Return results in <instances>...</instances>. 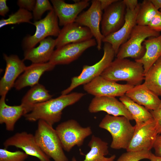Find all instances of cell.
<instances>
[{
  "label": "cell",
  "mask_w": 161,
  "mask_h": 161,
  "mask_svg": "<svg viewBox=\"0 0 161 161\" xmlns=\"http://www.w3.org/2000/svg\"><path fill=\"white\" fill-rule=\"evenodd\" d=\"M88 145L90 150L82 161H114L115 159L114 154L109 157H105L109 153L108 143L98 137L92 135ZM72 161H78L73 157Z\"/></svg>",
  "instance_id": "25"
},
{
  "label": "cell",
  "mask_w": 161,
  "mask_h": 161,
  "mask_svg": "<svg viewBox=\"0 0 161 161\" xmlns=\"http://www.w3.org/2000/svg\"><path fill=\"white\" fill-rule=\"evenodd\" d=\"M134 86L120 84L100 75L83 86L84 91L95 96L121 97Z\"/></svg>",
  "instance_id": "10"
},
{
  "label": "cell",
  "mask_w": 161,
  "mask_h": 161,
  "mask_svg": "<svg viewBox=\"0 0 161 161\" xmlns=\"http://www.w3.org/2000/svg\"><path fill=\"white\" fill-rule=\"evenodd\" d=\"M133 101L143 106L148 110L156 109L161 103L159 96L150 90L143 83L134 86L125 94Z\"/></svg>",
  "instance_id": "21"
},
{
  "label": "cell",
  "mask_w": 161,
  "mask_h": 161,
  "mask_svg": "<svg viewBox=\"0 0 161 161\" xmlns=\"http://www.w3.org/2000/svg\"><path fill=\"white\" fill-rule=\"evenodd\" d=\"M148 27L157 32L161 31V12L159 10L148 25Z\"/></svg>",
  "instance_id": "34"
},
{
  "label": "cell",
  "mask_w": 161,
  "mask_h": 161,
  "mask_svg": "<svg viewBox=\"0 0 161 161\" xmlns=\"http://www.w3.org/2000/svg\"><path fill=\"white\" fill-rule=\"evenodd\" d=\"M93 36L88 28L74 22L64 26L61 30L55 39V47L58 48L68 44L83 42Z\"/></svg>",
  "instance_id": "19"
},
{
  "label": "cell",
  "mask_w": 161,
  "mask_h": 161,
  "mask_svg": "<svg viewBox=\"0 0 161 161\" xmlns=\"http://www.w3.org/2000/svg\"><path fill=\"white\" fill-rule=\"evenodd\" d=\"M153 148L154 150V154L156 156L161 157V133L157 134Z\"/></svg>",
  "instance_id": "37"
},
{
  "label": "cell",
  "mask_w": 161,
  "mask_h": 161,
  "mask_svg": "<svg viewBox=\"0 0 161 161\" xmlns=\"http://www.w3.org/2000/svg\"><path fill=\"white\" fill-rule=\"evenodd\" d=\"M35 0H18L17 4L20 8L29 11H32L36 4Z\"/></svg>",
  "instance_id": "36"
},
{
  "label": "cell",
  "mask_w": 161,
  "mask_h": 161,
  "mask_svg": "<svg viewBox=\"0 0 161 161\" xmlns=\"http://www.w3.org/2000/svg\"><path fill=\"white\" fill-rule=\"evenodd\" d=\"M159 10L161 12V9H160Z\"/></svg>",
  "instance_id": "43"
},
{
  "label": "cell",
  "mask_w": 161,
  "mask_h": 161,
  "mask_svg": "<svg viewBox=\"0 0 161 161\" xmlns=\"http://www.w3.org/2000/svg\"><path fill=\"white\" fill-rule=\"evenodd\" d=\"M3 58L6 62L4 74L0 80V95L6 97L9 91L14 87L16 79L25 70L27 66L24 60L16 55L9 56L3 54Z\"/></svg>",
  "instance_id": "15"
},
{
  "label": "cell",
  "mask_w": 161,
  "mask_h": 161,
  "mask_svg": "<svg viewBox=\"0 0 161 161\" xmlns=\"http://www.w3.org/2000/svg\"><path fill=\"white\" fill-rule=\"evenodd\" d=\"M150 112L156 122L158 134H160L161 133V103L156 109Z\"/></svg>",
  "instance_id": "35"
},
{
  "label": "cell",
  "mask_w": 161,
  "mask_h": 161,
  "mask_svg": "<svg viewBox=\"0 0 161 161\" xmlns=\"http://www.w3.org/2000/svg\"><path fill=\"white\" fill-rule=\"evenodd\" d=\"M39 43L36 47L24 51L23 60H30L32 63H43L49 61L55 47V39L49 36Z\"/></svg>",
  "instance_id": "22"
},
{
  "label": "cell",
  "mask_w": 161,
  "mask_h": 161,
  "mask_svg": "<svg viewBox=\"0 0 161 161\" xmlns=\"http://www.w3.org/2000/svg\"><path fill=\"white\" fill-rule=\"evenodd\" d=\"M33 18L32 14L30 11L19 8L16 12L9 15L7 19L0 20V27L8 25L28 23L32 24L30 20Z\"/></svg>",
  "instance_id": "30"
},
{
  "label": "cell",
  "mask_w": 161,
  "mask_h": 161,
  "mask_svg": "<svg viewBox=\"0 0 161 161\" xmlns=\"http://www.w3.org/2000/svg\"><path fill=\"white\" fill-rule=\"evenodd\" d=\"M6 0H0V15L4 17L9 12V8L7 5Z\"/></svg>",
  "instance_id": "39"
},
{
  "label": "cell",
  "mask_w": 161,
  "mask_h": 161,
  "mask_svg": "<svg viewBox=\"0 0 161 161\" xmlns=\"http://www.w3.org/2000/svg\"><path fill=\"white\" fill-rule=\"evenodd\" d=\"M140 8V3L134 10L126 9L125 22L123 25L117 31L105 37L103 42L111 44L116 56L120 46L129 38L132 31L137 25L136 18Z\"/></svg>",
  "instance_id": "18"
},
{
  "label": "cell",
  "mask_w": 161,
  "mask_h": 161,
  "mask_svg": "<svg viewBox=\"0 0 161 161\" xmlns=\"http://www.w3.org/2000/svg\"><path fill=\"white\" fill-rule=\"evenodd\" d=\"M144 83L151 91L161 96V56L145 75Z\"/></svg>",
  "instance_id": "28"
},
{
  "label": "cell",
  "mask_w": 161,
  "mask_h": 161,
  "mask_svg": "<svg viewBox=\"0 0 161 161\" xmlns=\"http://www.w3.org/2000/svg\"><path fill=\"white\" fill-rule=\"evenodd\" d=\"M160 32L150 28L148 26L136 25L129 39L120 47L116 55L120 59L131 58L135 60L142 58L145 52L143 43L146 38L160 35Z\"/></svg>",
  "instance_id": "5"
},
{
  "label": "cell",
  "mask_w": 161,
  "mask_h": 161,
  "mask_svg": "<svg viewBox=\"0 0 161 161\" xmlns=\"http://www.w3.org/2000/svg\"><path fill=\"white\" fill-rule=\"evenodd\" d=\"M6 97H1L0 100V123L4 124L6 129L13 131L15 124L22 116L27 114L23 105L10 106L5 101Z\"/></svg>",
  "instance_id": "23"
},
{
  "label": "cell",
  "mask_w": 161,
  "mask_h": 161,
  "mask_svg": "<svg viewBox=\"0 0 161 161\" xmlns=\"http://www.w3.org/2000/svg\"><path fill=\"white\" fill-rule=\"evenodd\" d=\"M55 66L49 61L32 63L27 66L23 73L16 80L13 87L20 90L27 86L33 87L38 83L41 77L45 72L52 70Z\"/></svg>",
  "instance_id": "20"
},
{
  "label": "cell",
  "mask_w": 161,
  "mask_h": 161,
  "mask_svg": "<svg viewBox=\"0 0 161 161\" xmlns=\"http://www.w3.org/2000/svg\"><path fill=\"white\" fill-rule=\"evenodd\" d=\"M28 155L24 152L10 151L6 148L0 149V161H25Z\"/></svg>",
  "instance_id": "31"
},
{
  "label": "cell",
  "mask_w": 161,
  "mask_h": 161,
  "mask_svg": "<svg viewBox=\"0 0 161 161\" xmlns=\"http://www.w3.org/2000/svg\"><path fill=\"white\" fill-rule=\"evenodd\" d=\"M34 137L43 152L54 161H68L55 129L44 121L38 120Z\"/></svg>",
  "instance_id": "4"
},
{
  "label": "cell",
  "mask_w": 161,
  "mask_h": 161,
  "mask_svg": "<svg viewBox=\"0 0 161 161\" xmlns=\"http://www.w3.org/2000/svg\"><path fill=\"white\" fill-rule=\"evenodd\" d=\"M104 10L101 31L105 37L117 31L123 25L126 8L123 0H117Z\"/></svg>",
  "instance_id": "12"
},
{
  "label": "cell",
  "mask_w": 161,
  "mask_h": 161,
  "mask_svg": "<svg viewBox=\"0 0 161 161\" xmlns=\"http://www.w3.org/2000/svg\"><path fill=\"white\" fill-rule=\"evenodd\" d=\"M100 76L116 82L125 81L134 86L141 84L144 79V69L142 64L127 58H116L103 71Z\"/></svg>",
  "instance_id": "2"
},
{
  "label": "cell",
  "mask_w": 161,
  "mask_h": 161,
  "mask_svg": "<svg viewBox=\"0 0 161 161\" xmlns=\"http://www.w3.org/2000/svg\"><path fill=\"white\" fill-rule=\"evenodd\" d=\"M91 113L106 112L114 116H123L129 120L133 118L124 105L115 97L95 96L92 100L88 107Z\"/></svg>",
  "instance_id": "16"
},
{
  "label": "cell",
  "mask_w": 161,
  "mask_h": 161,
  "mask_svg": "<svg viewBox=\"0 0 161 161\" xmlns=\"http://www.w3.org/2000/svg\"><path fill=\"white\" fill-rule=\"evenodd\" d=\"M123 103L135 121L136 126L139 125L153 118L148 110L132 100L125 95L120 97Z\"/></svg>",
  "instance_id": "27"
},
{
  "label": "cell",
  "mask_w": 161,
  "mask_h": 161,
  "mask_svg": "<svg viewBox=\"0 0 161 161\" xmlns=\"http://www.w3.org/2000/svg\"><path fill=\"white\" fill-rule=\"evenodd\" d=\"M103 50V55L100 60L92 66L84 65L80 75L72 78L70 86L61 92V95L69 94L77 87L87 83L101 75L114 60L116 56L112 45L108 43H104Z\"/></svg>",
  "instance_id": "6"
},
{
  "label": "cell",
  "mask_w": 161,
  "mask_h": 161,
  "mask_svg": "<svg viewBox=\"0 0 161 161\" xmlns=\"http://www.w3.org/2000/svg\"><path fill=\"white\" fill-rule=\"evenodd\" d=\"M155 7L158 10L161 9V0H150Z\"/></svg>",
  "instance_id": "41"
},
{
  "label": "cell",
  "mask_w": 161,
  "mask_h": 161,
  "mask_svg": "<svg viewBox=\"0 0 161 161\" xmlns=\"http://www.w3.org/2000/svg\"><path fill=\"white\" fill-rule=\"evenodd\" d=\"M52 96L44 86L38 83L28 91L22 99L21 104L24 106L28 113L34 105L52 99Z\"/></svg>",
  "instance_id": "26"
},
{
  "label": "cell",
  "mask_w": 161,
  "mask_h": 161,
  "mask_svg": "<svg viewBox=\"0 0 161 161\" xmlns=\"http://www.w3.org/2000/svg\"><path fill=\"white\" fill-rule=\"evenodd\" d=\"M134 126V134L126 151H150L158 134L155 121L153 118Z\"/></svg>",
  "instance_id": "9"
},
{
  "label": "cell",
  "mask_w": 161,
  "mask_h": 161,
  "mask_svg": "<svg viewBox=\"0 0 161 161\" xmlns=\"http://www.w3.org/2000/svg\"><path fill=\"white\" fill-rule=\"evenodd\" d=\"M101 9L104 10L117 0H99Z\"/></svg>",
  "instance_id": "40"
},
{
  "label": "cell",
  "mask_w": 161,
  "mask_h": 161,
  "mask_svg": "<svg viewBox=\"0 0 161 161\" xmlns=\"http://www.w3.org/2000/svg\"><path fill=\"white\" fill-rule=\"evenodd\" d=\"M151 151L147 150L129 151L122 154L116 161H139L144 159L149 160Z\"/></svg>",
  "instance_id": "32"
},
{
  "label": "cell",
  "mask_w": 161,
  "mask_h": 161,
  "mask_svg": "<svg viewBox=\"0 0 161 161\" xmlns=\"http://www.w3.org/2000/svg\"><path fill=\"white\" fill-rule=\"evenodd\" d=\"M58 22L54 10L49 11L44 18L34 21L32 24L36 27L35 34L26 37L23 41V47L25 50L35 47L47 37H58L61 30Z\"/></svg>",
  "instance_id": "8"
},
{
  "label": "cell",
  "mask_w": 161,
  "mask_h": 161,
  "mask_svg": "<svg viewBox=\"0 0 161 161\" xmlns=\"http://www.w3.org/2000/svg\"><path fill=\"white\" fill-rule=\"evenodd\" d=\"M149 160L151 161H161V157L156 156L151 152Z\"/></svg>",
  "instance_id": "42"
},
{
  "label": "cell",
  "mask_w": 161,
  "mask_h": 161,
  "mask_svg": "<svg viewBox=\"0 0 161 161\" xmlns=\"http://www.w3.org/2000/svg\"><path fill=\"white\" fill-rule=\"evenodd\" d=\"M159 10L154 6L150 0H144L140 3V8L136 18L137 25L148 26Z\"/></svg>",
  "instance_id": "29"
},
{
  "label": "cell",
  "mask_w": 161,
  "mask_h": 161,
  "mask_svg": "<svg viewBox=\"0 0 161 161\" xmlns=\"http://www.w3.org/2000/svg\"><path fill=\"white\" fill-rule=\"evenodd\" d=\"M96 45L95 38L81 43L66 44L56 48L49 62L55 66L69 64L77 59L87 49Z\"/></svg>",
  "instance_id": "13"
},
{
  "label": "cell",
  "mask_w": 161,
  "mask_h": 161,
  "mask_svg": "<svg viewBox=\"0 0 161 161\" xmlns=\"http://www.w3.org/2000/svg\"><path fill=\"white\" fill-rule=\"evenodd\" d=\"M5 148L14 146L21 148L28 155L37 158L39 161H50V158L37 144L34 135L25 131L18 132L7 138L3 143Z\"/></svg>",
  "instance_id": "14"
},
{
  "label": "cell",
  "mask_w": 161,
  "mask_h": 161,
  "mask_svg": "<svg viewBox=\"0 0 161 161\" xmlns=\"http://www.w3.org/2000/svg\"><path fill=\"white\" fill-rule=\"evenodd\" d=\"M55 130L63 149L67 152L75 145L82 146L85 139L92 134L90 127H83L74 119L61 123Z\"/></svg>",
  "instance_id": "7"
},
{
  "label": "cell",
  "mask_w": 161,
  "mask_h": 161,
  "mask_svg": "<svg viewBox=\"0 0 161 161\" xmlns=\"http://www.w3.org/2000/svg\"><path fill=\"white\" fill-rule=\"evenodd\" d=\"M127 118L123 116L107 114L102 119L99 126L109 131L112 137L110 145L113 149H126L133 137L135 129Z\"/></svg>",
  "instance_id": "3"
},
{
  "label": "cell",
  "mask_w": 161,
  "mask_h": 161,
  "mask_svg": "<svg viewBox=\"0 0 161 161\" xmlns=\"http://www.w3.org/2000/svg\"><path fill=\"white\" fill-rule=\"evenodd\" d=\"M53 10V6L48 0H37L32 11V16L35 21L41 19L43 14L47 11Z\"/></svg>",
  "instance_id": "33"
},
{
  "label": "cell",
  "mask_w": 161,
  "mask_h": 161,
  "mask_svg": "<svg viewBox=\"0 0 161 161\" xmlns=\"http://www.w3.org/2000/svg\"><path fill=\"white\" fill-rule=\"evenodd\" d=\"M143 45L146 51L144 56L135 61L142 64L145 75L150 67L161 56V34L146 39Z\"/></svg>",
  "instance_id": "24"
},
{
  "label": "cell",
  "mask_w": 161,
  "mask_h": 161,
  "mask_svg": "<svg viewBox=\"0 0 161 161\" xmlns=\"http://www.w3.org/2000/svg\"><path fill=\"white\" fill-rule=\"evenodd\" d=\"M123 1L126 10H134L138 5L137 0H123Z\"/></svg>",
  "instance_id": "38"
},
{
  "label": "cell",
  "mask_w": 161,
  "mask_h": 161,
  "mask_svg": "<svg viewBox=\"0 0 161 161\" xmlns=\"http://www.w3.org/2000/svg\"><path fill=\"white\" fill-rule=\"evenodd\" d=\"M85 95V93L78 92L61 95L56 98L35 105L32 111L24 116L29 121L41 120L52 126L60 120L62 111L65 108L77 102Z\"/></svg>",
  "instance_id": "1"
},
{
  "label": "cell",
  "mask_w": 161,
  "mask_h": 161,
  "mask_svg": "<svg viewBox=\"0 0 161 161\" xmlns=\"http://www.w3.org/2000/svg\"><path fill=\"white\" fill-rule=\"evenodd\" d=\"M61 26L75 22L79 14L89 5V1H75L72 4L66 3L62 0H51Z\"/></svg>",
  "instance_id": "17"
},
{
  "label": "cell",
  "mask_w": 161,
  "mask_h": 161,
  "mask_svg": "<svg viewBox=\"0 0 161 161\" xmlns=\"http://www.w3.org/2000/svg\"><path fill=\"white\" fill-rule=\"evenodd\" d=\"M91 2L89 8L80 14L75 22L90 29L96 40L97 48L99 50L101 49L103 40L104 37L100 29L103 10L99 0H93Z\"/></svg>",
  "instance_id": "11"
}]
</instances>
